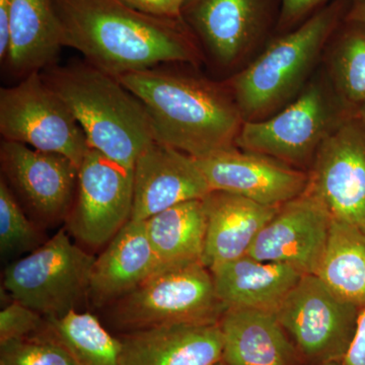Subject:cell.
Listing matches in <instances>:
<instances>
[{"mask_svg":"<svg viewBox=\"0 0 365 365\" xmlns=\"http://www.w3.org/2000/svg\"><path fill=\"white\" fill-rule=\"evenodd\" d=\"M202 201L206 235L201 261L209 270L248 255L262 227L280 207L222 191H211Z\"/></svg>","mask_w":365,"mask_h":365,"instance_id":"cell-18","label":"cell"},{"mask_svg":"<svg viewBox=\"0 0 365 365\" xmlns=\"http://www.w3.org/2000/svg\"><path fill=\"white\" fill-rule=\"evenodd\" d=\"M0 133L6 140L64 155L78 169L90 148L71 110L41 72L0 90Z\"/></svg>","mask_w":365,"mask_h":365,"instance_id":"cell-8","label":"cell"},{"mask_svg":"<svg viewBox=\"0 0 365 365\" xmlns=\"http://www.w3.org/2000/svg\"><path fill=\"white\" fill-rule=\"evenodd\" d=\"M187 19L209 54L223 67L239 63L268 26V0H191ZM188 2V4H190Z\"/></svg>","mask_w":365,"mask_h":365,"instance_id":"cell-16","label":"cell"},{"mask_svg":"<svg viewBox=\"0 0 365 365\" xmlns=\"http://www.w3.org/2000/svg\"><path fill=\"white\" fill-rule=\"evenodd\" d=\"M356 114L338 97L323 67L279 112L260 121L244 122L235 144L240 150L307 172L319 146Z\"/></svg>","mask_w":365,"mask_h":365,"instance_id":"cell-5","label":"cell"},{"mask_svg":"<svg viewBox=\"0 0 365 365\" xmlns=\"http://www.w3.org/2000/svg\"><path fill=\"white\" fill-rule=\"evenodd\" d=\"M307 174V192L331 217L365 234V124L359 114L324 141Z\"/></svg>","mask_w":365,"mask_h":365,"instance_id":"cell-11","label":"cell"},{"mask_svg":"<svg viewBox=\"0 0 365 365\" xmlns=\"http://www.w3.org/2000/svg\"><path fill=\"white\" fill-rule=\"evenodd\" d=\"M324 52V69L334 91L357 113L365 105V24L344 18Z\"/></svg>","mask_w":365,"mask_h":365,"instance_id":"cell-25","label":"cell"},{"mask_svg":"<svg viewBox=\"0 0 365 365\" xmlns=\"http://www.w3.org/2000/svg\"><path fill=\"white\" fill-rule=\"evenodd\" d=\"M215 365H228V364H225V362H223L222 360V361L217 362V364H215Z\"/></svg>","mask_w":365,"mask_h":365,"instance_id":"cell-37","label":"cell"},{"mask_svg":"<svg viewBox=\"0 0 365 365\" xmlns=\"http://www.w3.org/2000/svg\"><path fill=\"white\" fill-rule=\"evenodd\" d=\"M116 78L145 107L155 140L195 158L237 148L245 121L228 86L158 67Z\"/></svg>","mask_w":365,"mask_h":365,"instance_id":"cell-2","label":"cell"},{"mask_svg":"<svg viewBox=\"0 0 365 365\" xmlns=\"http://www.w3.org/2000/svg\"><path fill=\"white\" fill-rule=\"evenodd\" d=\"M63 47L111 76L160 64H200L195 35L185 20L148 16L120 0H53Z\"/></svg>","mask_w":365,"mask_h":365,"instance_id":"cell-1","label":"cell"},{"mask_svg":"<svg viewBox=\"0 0 365 365\" xmlns=\"http://www.w3.org/2000/svg\"><path fill=\"white\" fill-rule=\"evenodd\" d=\"M227 311L202 262L160 271L114 302L111 323L121 333L172 324L220 323Z\"/></svg>","mask_w":365,"mask_h":365,"instance_id":"cell-6","label":"cell"},{"mask_svg":"<svg viewBox=\"0 0 365 365\" xmlns=\"http://www.w3.org/2000/svg\"><path fill=\"white\" fill-rule=\"evenodd\" d=\"M46 318L35 309L13 300L0 313V344L44 330Z\"/></svg>","mask_w":365,"mask_h":365,"instance_id":"cell-29","label":"cell"},{"mask_svg":"<svg viewBox=\"0 0 365 365\" xmlns=\"http://www.w3.org/2000/svg\"><path fill=\"white\" fill-rule=\"evenodd\" d=\"M96 258L59 230L28 256L13 262L4 273V287L25 306L47 318L76 311L90 294Z\"/></svg>","mask_w":365,"mask_h":365,"instance_id":"cell-7","label":"cell"},{"mask_svg":"<svg viewBox=\"0 0 365 365\" xmlns=\"http://www.w3.org/2000/svg\"><path fill=\"white\" fill-rule=\"evenodd\" d=\"M322 365H347L345 364L344 360H336V361L327 362Z\"/></svg>","mask_w":365,"mask_h":365,"instance_id":"cell-36","label":"cell"},{"mask_svg":"<svg viewBox=\"0 0 365 365\" xmlns=\"http://www.w3.org/2000/svg\"><path fill=\"white\" fill-rule=\"evenodd\" d=\"M0 365L76 364L66 350L43 330L35 335L0 344Z\"/></svg>","mask_w":365,"mask_h":365,"instance_id":"cell-28","label":"cell"},{"mask_svg":"<svg viewBox=\"0 0 365 365\" xmlns=\"http://www.w3.org/2000/svg\"><path fill=\"white\" fill-rule=\"evenodd\" d=\"M349 0H334L281 36L237 74L228 88L245 122L272 116L299 95L327 44L344 20Z\"/></svg>","mask_w":365,"mask_h":365,"instance_id":"cell-4","label":"cell"},{"mask_svg":"<svg viewBox=\"0 0 365 365\" xmlns=\"http://www.w3.org/2000/svg\"><path fill=\"white\" fill-rule=\"evenodd\" d=\"M322 282L345 302L365 307V234L332 220L324 253L314 271Z\"/></svg>","mask_w":365,"mask_h":365,"instance_id":"cell-24","label":"cell"},{"mask_svg":"<svg viewBox=\"0 0 365 365\" xmlns=\"http://www.w3.org/2000/svg\"><path fill=\"white\" fill-rule=\"evenodd\" d=\"M187 1V4H188V2L191 1V0H186Z\"/></svg>","mask_w":365,"mask_h":365,"instance_id":"cell-38","label":"cell"},{"mask_svg":"<svg viewBox=\"0 0 365 365\" xmlns=\"http://www.w3.org/2000/svg\"><path fill=\"white\" fill-rule=\"evenodd\" d=\"M11 0H0V60L6 61L9 46V16Z\"/></svg>","mask_w":365,"mask_h":365,"instance_id":"cell-33","label":"cell"},{"mask_svg":"<svg viewBox=\"0 0 365 365\" xmlns=\"http://www.w3.org/2000/svg\"><path fill=\"white\" fill-rule=\"evenodd\" d=\"M2 174L11 191L41 222L66 220L78 188V167L58 153L2 139Z\"/></svg>","mask_w":365,"mask_h":365,"instance_id":"cell-12","label":"cell"},{"mask_svg":"<svg viewBox=\"0 0 365 365\" xmlns=\"http://www.w3.org/2000/svg\"><path fill=\"white\" fill-rule=\"evenodd\" d=\"M160 271L202 262L206 217L202 200L178 204L145 220Z\"/></svg>","mask_w":365,"mask_h":365,"instance_id":"cell-23","label":"cell"},{"mask_svg":"<svg viewBox=\"0 0 365 365\" xmlns=\"http://www.w3.org/2000/svg\"><path fill=\"white\" fill-rule=\"evenodd\" d=\"M48 86L76 118L88 145L125 167L155 140L145 107L116 78L86 63L53 66L41 71Z\"/></svg>","mask_w":365,"mask_h":365,"instance_id":"cell-3","label":"cell"},{"mask_svg":"<svg viewBox=\"0 0 365 365\" xmlns=\"http://www.w3.org/2000/svg\"><path fill=\"white\" fill-rule=\"evenodd\" d=\"M345 19L365 24V0H349Z\"/></svg>","mask_w":365,"mask_h":365,"instance_id":"cell-34","label":"cell"},{"mask_svg":"<svg viewBox=\"0 0 365 365\" xmlns=\"http://www.w3.org/2000/svg\"><path fill=\"white\" fill-rule=\"evenodd\" d=\"M357 114H359L360 119H361L362 121H364V124H365V105L362 106V107L360 108L359 111H357Z\"/></svg>","mask_w":365,"mask_h":365,"instance_id":"cell-35","label":"cell"},{"mask_svg":"<svg viewBox=\"0 0 365 365\" xmlns=\"http://www.w3.org/2000/svg\"><path fill=\"white\" fill-rule=\"evenodd\" d=\"M327 0H281L278 28L287 30L321 9Z\"/></svg>","mask_w":365,"mask_h":365,"instance_id":"cell-31","label":"cell"},{"mask_svg":"<svg viewBox=\"0 0 365 365\" xmlns=\"http://www.w3.org/2000/svg\"><path fill=\"white\" fill-rule=\"evenodd\" d=\"M120 365H215L222 360L220 323L172 324L121 333Z\"/></svg>","mask_w":365,"mask_h":365,"instance_id":"cell-17","label":"cell"},{"mask_svg":"<svg viewBox=\"0 0 365 365\" xmlns=\"http://www.w3.org/2000/svg\"><path fill=\"white\" fill-rule=\"evenodd\" d=\"M132 207L133 169L88 148L66 218L68 232L86 246H104L131 220Z\"/></svg>","mask_w":365,"mask_h":365,"instance_id":"cell-10","label":"cell"},{"mask_svg":"<svg viewBox=\"0 0 365 365\" xmlns=\"http://www.w3.org/2000/svg\"><path fill=\"white\" fill-rule=\"evenodd\" d=\"M195 158L155 140L133 168L132 220L144 222L178 204L210 193Z\"/></svg>","mask_w":365,"mask_h":365,"instance_id":"cell-15","label":"cell"},{"mask_svg":"<svg viewBox=\"0 0 365 365\" xmlns=\"http://www.w3.org/2000/svg\"><path fill=\"white\" fill-rule=\"evenodd\" d=\"M215 292L225 309L275 313L304 274L284 264L246 255L211 269Z\"/></svg>","mask_w":365,"mask_h":365,"instance_id":"cell-21","label":"cell"},{"mask_svg":"<svg viewBox=\"0 0 365 365\" xmlns=\"http://www.w3.org/2000/svg\"><path fill=\"white\" fill-rule=\"evenodd\" d=\"M42 235L21 209L6 180H0V251L4 256L39 248Z\"/></svg>","mask_w":365,"mask_h":365,"instance_id":"cell-27","label":"cell"},{"mask_svg":"<svg viewBox=\"0 0 365 365\" xmlns=\"http://www.w3.org/2000/svg\"><path fill=\"white\" fill-rule=\"evenodd\" d=\"M158 268L145 220H130L96 258L88 295L97 306L116 302L157 273Z\"/></svg>","mask_w":365,"mask_h":365,"instance_id":"cell-20","label":"cell"},{"mask_svg":"<svg viewBox=\"0 0 365 365\" xmlns=\"http://www.w3.org/2000/svg\"><path fill=\"white\" fill-rule=\"evenodd\" d=\"M62 34L53 0H11L9 53L4 64L24 78L54 66Z\"/></svg>","mask_w":365,"mask_h":365,"instance_id":"cell-22","label":"cell"},{"mask_svg":"<svg viewBox=\"0 0 365 365\" xmlns=\"http://www.w3.org/2000/svg\"><path fill=\"white\" fill-rule=\"evenodd\" d=\"M360 307L337 297L314 274L302 275L275 312L304 365L344 360Z\"/></svg>","mask_w":365,"mask_h":365,"instance_id":"cell-9","label":"cell"},{"mask_svg":"<svg viewBox=\"0 0 365 365\" xmlns=\"http://www.w3.org/2000/svg\"><path fill=\"white\" fill-rule=\"evenodd\" d=\"M344 362L347 365H365V307L360 312L356 335Z\"/></svg>","mask_w":365,"mask_h":365,"instance_id":"cell-32","label":"cell"},{"mask_svg":"<svg viewBox=\"0 0 365 365\" xmlns=\"http://www.w3.org/2000/svg\"><path fill=\"white\" fill-rule=\"evenodd\" d=\"M44 331L57 341L76 365H120V341L97 317L71 311L46 319Z\"/></svg>","mask_w":365,"mask_h":365,"instance_id":"cell-26","label":"cell"},{"mask_svg":"<svg viewBox=\"0 0 365 365\" xmlns=\"http://www.w3.org/2000/svg\"><path fill=\"white\" fill-rule=\"evenodd\" d=\"M333 218L318 198L304 192L282 204L249 250L257 260L284 264L314 274L325 250Z\"/></svg>","mask_w":365,"mask_h":365,"instance_id":"cell-13","label":"cell"},{"mask_svg":"<svg viewBox=\"0 0 365 365\" xmlns=\"http://www.w3.org/2000/svg\"><path fill=\"white\" fill-rule=\"evenodd\" d=\"M211 191L228 192L281 206L307 191L309 174L267 155L240 148L196 158Z\"/></svg>","mask_w":365,"mask_h":365,"instance_id":"cell-14","label":"cell"},{"mask_svg":"<svg viewBox=\"0 0 365 365\" xmlns=\"http://www.w3.org/2000/svg\"><path fill=\"white\" fill-rule=\"evenodd\" d=\"M222 361L228 365H304L272 312L230 309L220 321Z\"/></svg>","mask_w":365,"mask_h":365,"instance_id":"cell-19","label":"cell"},{"mask_svg":"<svg viewBox=\"0 0 365 365\" xmlns=\"http://www.w3.org/2000/svg\"><path fill=\"white\" fill-rule=\"evenodd\" d=\"M127 6L148 16L182 21L186 0H120Z\"/></svg>","mask_w":365,"mask_h":365,"instance_id":"cell-30","label":"cell"}]
</instances>
